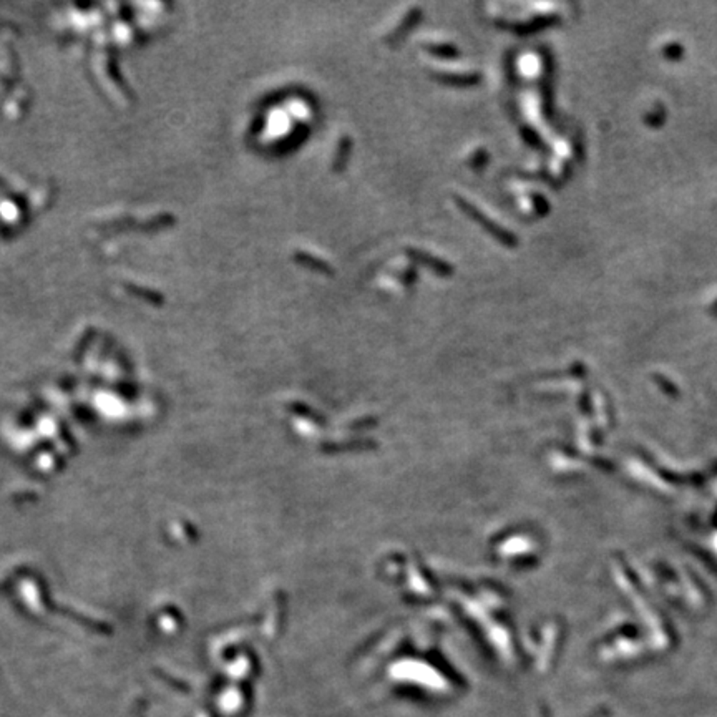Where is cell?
Returning a JSON list of instances; mask_svg holds the SVG:
<instances>
[{"label": "cell", "mask_w": 717, "mask_h": 717, "mask_svg": "<svg viewBox=\"0 0 717 717\" xmlns=\"http://www.w3.org/2000/svg\"><path fill=\"white\" fill-rule=\"evenodd\" d=\"M453 198H455V203H457V205H459V208L464 211V213L468 214L470 218L473 219V221H477L478 224H482V226L485 228L488 233H491V235H494L495 237H498V239L502 241V243H505V244H513V243H515V241H513V236L510 235L508 231L502 230V228H500L498 224L491 221L490 218H487V216L483 214L482 211L477 208V206H473L472 203L466 201L465 198L459 196V194H455V196H453Z\"/></svg>", "instance_id": "1"}, {"label": "cell", "mask_w": 717, "mask_h": 717, "mask_svg": "<svg viewBox=\"0 0 717 717\" xmlns=\"http://www.w3.org/2000/svg\"><path fill=\"white\" fill-rule=\"evenodd\" d=\"M407 256L412 259V261L418 262V265H423L427 266L429 269L434 271V273H437L440 276H450L453 274V266L448 265L447 261H443V259H440L437 256H432V254L425 253V251H420V249H416V248H409L407 249Z\"/></svg>", "instance_id": "2"}, {"label": "cell", "mask_w": 717, "mask_h": 717, "mask_svg": "<svg viewBox=\"0 0 717 717\" xmlns=\"http://www.w3.org/2000/svg\"><path fill=\"white\" fill-rule=\"evenodd\" d=\"M434 79L450 86H472L480 81L477 73H435Z\"/></svg>", "instance_id": "3"}, {"label": "cell", "mask_w": 717, "mask_h": 717, "mask_svg": "<svg viewBox=\"0 0 717 717\" xmlns=\"http://www.w3.org/2000/svg\"><path fill=\"white\" fill-rule=\"evenodd\" d=\"M294 259H296L297 262H299V265L309 267V269H313V271H317V273H322V274H332V273H334V269H332V267L327 265V262L324 261V259L317 258V256H313V254H309V253L296 251Z\"/></svg>", "instance_id": "4"}, {"label": "cell", "mask_w": 717, "mask_h": 717, "mask_svg": "<svg viewBox=\"0 0 717 717\" xmlns=\"http://www.w3.org/2000/svg\"><path fill=\"white\" fill-rule=\"evenodd\" d=\"M420 17H422V10L418 7L412 8V10H409V14L405 15V19L402 20L399 27H397L394 32H392L391 36H388L387 40L388 42H397V40H399V38H402V37L405 36V33L410 32V30L413 29V25H416L417 22L420 20Z\"/></svg>", "instance_id": "5"}, {"label": "cell", "mask_w": 717, "mask_h": 717, "mask_svg": "<svg viewBox=\"0 0 717 717\" xmlns=\"http://www.w3.org/2000/svg\"><path fill=\"white\" fill-rule=\"evenodd\" d=\"M425 50L434 57L440 58H457L460 55L459 49L450 43H432V45H425Z\"/></svg>", "instance_id": "6"}, {"label": "cell", "mask_w": 717, "mask_h": 717, "mask_svg": "<svg viewBox=\"0 0 717 717\" xmlns=\"http://www.w3.org/2000/svg\"><path fill=\"white\" fill-rule=\"evenodd\" d=\"M351 148H352L351 138L349 136L340 138L338 153H336V159H334V166H332L336 171H340L345 166V163H347V158H349V153H351Z\"/></svg>", "instance_id": "7"}]
</instances>
